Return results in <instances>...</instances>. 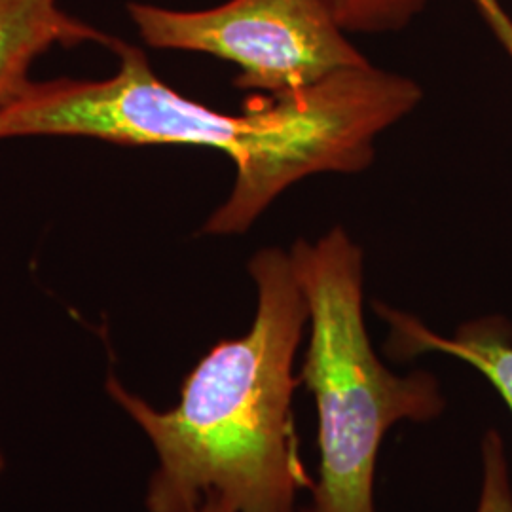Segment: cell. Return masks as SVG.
<instances>
[{
    "label": "cell",
    "mask_w": 512,
    "mask_h": 512,
    "mask_svg": "<svg viewBox=\"0 0 512 512\" xmlns=\"http://www.w3.org/2000/svg\"><path fill=\"white\" fill-rule=\"evenodd\" d=\"M255 321L247 334L220 340L181 385V401L160 410L109 376L105 391L150 440L158 467L148 512H196L215 495L236 512H294L313 490L298 450L294 357L310 310L291 256L262 249L249 262Z\"/></svg>",
    "instance_id": "7a4b0ae2"
},
{
    "label": "cell",
    "mask_w": 512,
    "mask_h": 512,
    "mask_svg": "<svg viewBox=\"0 0 512 512\" xmlns=\"http://www.w3.org/2000/svg\"><path fill=\"white\" fill-rule=\"evenodd\" d=\"M289 256L310 310L298 380L315 401L319 446V480L302 512H374L387 429L435 420L446 401L433 374L397 376L378 359L363 317V251L340 226L298 239Z\"/></svg>",
    "instance_id": "3957f363"
},
{
    "label": "cell",
    "mask_w": 512,
    "mask_h": 512,
    "mask_svg": "<svg viewBox=\"0 0 512 512\" xmlns=\"http://www.w3.org/2000/svg\"><path fill=\"white\" fill-rule=\"evenodd\" d=\"M86 42L110 48L114 37L65 12L59 0H0V103L31 82L38 57Z\"/></svg>",
    "instance_id": "5b68a950"
},
{
    "label": "cell",
    "mask_w": 512,
    "mask_h": 512,
    "mask_svg": "<svg viewBox=\"0 0 512 512\" xmlns=\"http://www.w3.org/2000/svg\"><path fill=\"white\" fill-rule=\"evenodd\" d=\"M374 310L389 323L387 353L406 361L427 351L452 355L475 366L494 385L512 412V329L503 317H482L461 325L452 338L427 329L414 315L376 302Z\"/></svg>",
    "instance_id": "8992f818"
},
{
    "label": "cell",
    "mask_w": 512,
    "mask_h": 512,
    "mask_svg": "<svg viewBox=\"0 0 512 512\" xmlns=\"http://www.w3.org/2000/svg\"><path fill=\"white\" fill-rule=\"evenodd\" d=\"M6 471V454H4V448L0 444V475Z\"/></svg>",
    "instance_id": "8fae6325"
},
{
    "label": "cell",
    "mask_w": 512,
    "mask_h": 512,
    "mask_svg": "<svg viewBox=\"0 0 512 512\" xmlns=\"http://www.w3.org/2000/svg\"><path fill=\"white\" fill-rule=\"evenodd\" d=\"M475 4L480 14H486V12H492L494 8H497L499 0H475Z\"/></svg>",
    "instance_id": "30bf717a"
},
{
    "label": "cell",
    "mask_w": 512,
    "mask_h": 512,
    "mask_svg": "<svg viewBox=\"0 0 512 512\" xmlns=\"http://www.w3.org/2000/svg\"><path fill=\"white\" fill-rule=\"evenodd\" d=\"M110 50L118 69L109 78L31 80L2 101L0 141L90 137L124 147L220 150L236 164V183L203 226L211 236L247 232L306 177L363 171L376 137L421 101L414 80L368 63L306 92L260 97L241 114H224L169 88L143 50L116 37Z\"/></svg>",
    "instance_id": "6da1fadb"
},
{
    "label": "cell",
    "mask_w": 512,
    "mask_h": 512,
    "mask_svg": "<svg viewBox=\"0 0 512 512\" xmlns=\"http://www.w3.org/2000/svg\"><path fill=\"white\" fill-rule=\"evenodd\" d=\"M196 512H236L226 501H222L220 497H215V495H211V497H207V499H203L202 505L198 507V511Z\"/></svg>",
    "instance_id": "9c48e42d"
},
{
    "label": "cell",
    "mask_w": 512,
    "mask_h": 512,
    "mask_svg": "<svg viewBox=\"0 0 512 512\" xmlns=\"http://www.w3.org/2000/svg\"><path fill=\"white\" fill-rule=\"evenodd\" d=\"M476 512H512V486L505 442L490 429L482 439V490Z\"/></svg>",
    "instance_id": "ba28073f"
},
{
    "label": "cell",
    "mask_w": 512,
    "mask_h": 512,
    "mask_svg": "<svg viewBox=\"0 0 512 512\" xmlns=\"http://www.w3.org/2000/svg\"><path fill=\"white\" fill-rule=\"evenodd\" d=\"M128 14L148 46L230 61L239 67L236 88L272 97L306 92L370 63L325 0H228L207 10L131 2Z\"/></svg>",
    "instance_id": "277c9868"
},
{
    "label": "cell",
    "mask_w": 512,
    "mask_h": 512,
    "mask_svg": "<svg viewBox=\"0 0 512 512\" xmlns=\"http://www.w3.org/2000/svg\"><path fill=\"white\" fill-rule=\"evenodd\" d=\"M346 33L401 31L423 12L427 0H325Z\"/></svg>",
    "instance_id": "52a82bcc"
}]
</instances>
